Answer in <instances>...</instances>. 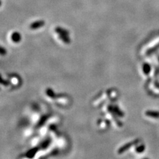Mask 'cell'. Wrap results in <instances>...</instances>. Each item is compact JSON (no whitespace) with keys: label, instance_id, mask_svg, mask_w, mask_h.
I'll return each mask as SVG.
<instances>
[{"label":"cell","instance_id":"1","mask_svg":"<svg viewBox=\"0 0 159 159\" xmlns=\"http://www.w3.org/2000/svg\"><path fill=\"white\" fill-rule=\"evenodd\" d=\"M137 142H138V140H135V141H134L131 142V143H127V144H125L124 146L121 147L119 149L118 152L119 154L123 153V152H124L126 151V150H127V149H129V148L133 146V145H134L135 144H136V143H137Z\"/></svg>","mask_w":159,"mask_h":159},{"label":"cell","instance_id":"2","mask_svg":"<svg viewBox=\"0 0 159 159\" xmlns=\"http://www.w3.org/2000/svg\"><path fill=\"white\" fill-rule=\"evenodd\" d=\"M44 25V21H38L36 22H34L30 25V28L31 29H37L41 27Z\"/></svg>","mask_w":159,"mask_h":159},{"label":"cell","instance_id":"3","mask_svg":"<svg viewBox=\"0 0 159 159\" xmlns=\"http://www.w3.org/2000/svg\"><path fill=\"white\" fill-rule=\"evenodd\" d=\"M56 33L60 34V35H68V32L66 30L64 29H62V28L60 27H57L56 29Z\"/></svg>","mask_w":159,"mask_h":159},{"label":"cell","instance_id":"4","mask_svg":"<svg viewBox=\"0 0 159 159\" xmlns=\"http://www.w3.org/2000/svg\"><path fill=\"white\" fill-rule=\"evenodd\" d=\"M68 35H60V36H59V37H60V39L62 40L63 41H64L65 43H67V44H68V43H70V39L68 38V37H67Z\"/></svg>","mask_w":159,"mask_h":159},{"label":"cell","instance_id":"5","mask_svg":"<svg viewBox=\"0 0 159 159\" xmlns=\"http://www.w3.org/2000/svg\"><path fill=\"white\" fill-rule=\"evenodd\" d=\"M12 39H13V40L14 41L17 42V41H19L21 39L20 35H19V34L18 33H13V35H12Z\"/></svg>","mask_w":159,"mask_h":159},{"label":"cell","instance_id":"6","mask_svg":"<svg viewBox=\"0 0 159 159\" xmlns=\"http://www.w3.org/2000/svg\"><path fill=\"white\" fill-rule=\"evenodd\" d=\"M146 114L147 115H149V116H155V117H157L158 115H159L158 113H152V112H149V111L147 112Z\"/></svg>","mask_w":159,"mask_h":159}]
</instances>
